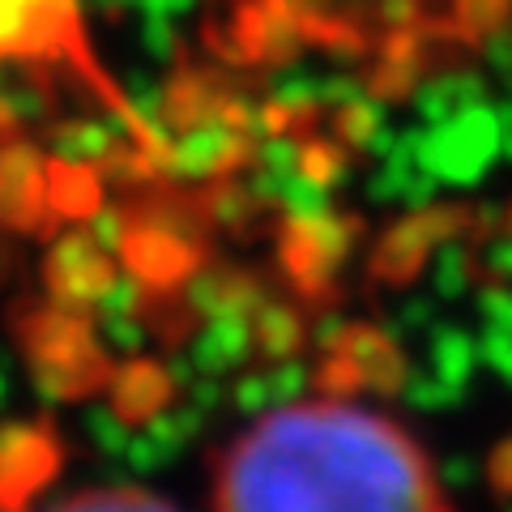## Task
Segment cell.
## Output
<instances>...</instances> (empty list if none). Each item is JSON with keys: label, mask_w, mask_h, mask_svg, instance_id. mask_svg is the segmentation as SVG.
<instances>
[{"label": "cell", "mask_w": 512, "mask_h": 512, "mask_svg": "<svg viewBox=\"0 0 512 512\" xmlns=\"http://www.w3.org/2000/svg\"><path fill=\"white\" fill-rule=\"evenodd\" d=\"M214 512H448L423 444L355 402H295L218 457Z\"/></svg>", "instance_id": "cell-1"}, {"label": "cell", "mask_w": 512, "mask_h": 512, "mask_svg": "<svg viewBox=\"0 0 512 512\" xmlns=\"http://www.w3.org/2000/svg\"><path fill=\"white\" fill-rule=\"evenodd\" d=\"M77 0H0V64L35 60L77 43Z\"/></svg>", "instance_id": "cell-2"}, {"label": "cell", "mask_w": 512, "mask_h": 512, "mask_svg": "<svg viewBox=\"0 0 512 512\" xmlns=\"http://www.w3.org/2000/svg\"><path fill=\"white\" fill-rule=\"evenodd\" d=\"M43 512H180V508H171L163 495H154L146 487L111 483V487L69 491V495H60L56 504H47Z\"/></svg>", "instance_id": "cell-3"}]
</instances>
